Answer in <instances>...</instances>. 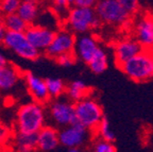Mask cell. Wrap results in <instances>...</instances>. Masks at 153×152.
<instances>
[{"label":"cell","mask_w":153,"mask_h":152,"mask_svg":"<svg viewBox=\"0 0 153 152\" xmlns=\"http://www.w3.org/2000/svg\"><path fill=\"white\" fill-rule=\"evenodd\" d=\"M45 110L36 102H27L20 105L16 113L17 132L37 134L45 127Z\"/></svg>","instance_id":"1"},{"label":"cell","mask_w":153,"mask_h":152,"mask_svg":"<svg viewBox=\"0 0 153 152\" xmlns=\"http://www.w3.org/2000/svg\"><path fill=\"white\" fill-rule=\"evenodd\" d=\"M122 72L135 82H145L153 78V49L140 52L120 67Z\"/></svg>","instance_id":"2"},{"label":"cell","mask_w":153,"mask_h":152,"mask_svg":"<svg viewBox=\"0 0 153 152\" xmlns=\"http://www.w3.org/2000/svg\"><path fill=\"white\" fill-rule=\"evenodd\" d=\"M100 22L95 7H71L66 20L67 30L80 35L98 27Z\"/></svg>","instance_id":"3"},{"label":"cell","mask_w":153,"mask_h":152,"mask_svg":"<svg viewBox=\"0 0 153 152\" xmlns=\"http://www.w3.org/2000/svg\"><path fill=\"white\" fill-rule=\"evenodd\" d=\"M74 117L87 130H95L102 120L103 110L97 101L86 97L74 103Z\"/></svg>","instance_id":"4"},{"label":"cell","mask_w":153,"mask_h":152,"mask_svg":"<svg viewBox=\"0 0 153 152\" xmlns=\"http://www.w3.org/2000/svg\"><path fill=\"white\" fill-rule=\"evenodd\" d=\"M95 11L100 22L112 25H122L130 17L120 0H102L96 3Z\"/></svg>","instance_id":"5"},{"label":"cell","mask_w":153,"mask_h":152,"mask_svg":"<svg viewBox=\"0 0 153 152\" xmlns=\"http://www.w3.org/2000/svg\"><path fill=\"white\" fill-rule=\"evenodd\" d=\"M2 44L5 48L27 61H35L39 57V52L29 43L25 33L7 32L3 37Z\"/></svg>","instance_id":"6"},{"label":"cell","mask_w":153,"mask_h":152,"mask_svg":"<svg viewBox=\"0 0 153 152\" xmlns=\"http://www.w3.org/2000/svg\"><path fill=\"white\" fill-rule=\"evenodd\" d=\"M76 36L67 29L59 30L55 32L53 40L45 52L51 59H56L57 57L68 53H74Z\"/></svg>","instance_id":"7"},{"label":"cell","mask_w":153,"mask_h":152,"mask_svg":"<svg viewBox=\"0 0 153 152\" xmlns=\"http://www.w3.org/2000/svg\"><path fill=\"white\" fill-rule=\"evenodd\" d=\"M87 136L88 130L84 128L74 117L70 126L65 127L59 132V142L69 149L79 148L87 139Z\"/></svg>","instance_id":"8"},{"label":"cell","mask_w":153,"mask_h":152,"mask_svg":"<svg viewBox=\"0 0 153 152\" xmlns=\"http://www.w3.org/2000/svg\"><path fill=\"white\" fill-rule=\"evenodd\" d=\"M55 32L56 31L54 30L34 24L28 27L25 32V35L32 47H34L41 53L42 51H46L47 48L50 46L51 42L54 38Z\"/></svg>","instance_id":"9"},{"label":"cell","mask_w":153,"mask_h":152,"mask_svg":"<svg viewBox=\"0 0 153 152\" xmlns=\"http://www.w3.org/2000/svg\"><path fill=\"white\" fill-rule=\"evenodd\" d=\"M49 114L55 124L65 128L70 126L74 119V105L68 100L56 99L50 104Z\"/></svg>","instance_id":"10"},{"label":"cell","mask_w":153,"mask_h":152,"mask_svg":"<svg viewBox=\"0 0 153 152\" xmlns=\"http://www.w3.org/2000/svg\"><path fill=\"white\" fill-rule=\"evenodd\" d=\"M25 80L28 93L33 99V102L39 103L42 105L47 102L50 97L48 94L45 80L32 72H27L25 75Z\"/></svg>","instance_id":"11"},{"label":"cell","mask_w":153,"mask_h":152,"mask_svg":"<svg viewBox=\"0 0 153 152\" xmlns=\"http://www.w3.org/2000/svg\"><path fill=\"white\" fill-rule=\"evenodd\" d=\"M99 46L97 40L89 34H82L76 37L74 54L76 59L81 60L82 62L87 63L97 52Z\"/></svg>","instance_id":"12"},{"label":"cell","mask_w":153,"mask_h":152,"mask_svg":"<svg viewBox=\"0 0 153 152\" xmlns=\"http://www.w3.org/2000/svg\"><path fill=\"white\" fill-rule=\"evenodd\" d=\"M143 49V48L137 40H121L115 46V63L118 67H121L124 63L138 54Z\"/></svg>","instance_id":"13"},{"label":"cell","mask_w":153,"mask_h":152,"mask_svg":"<svg viewBox=\"0 0 153 152\" xmlns=\"http://www.w3.org/2000/svg\"><path fill=\"white\" fill-rule=\"evenodd\" d=\"M137 42L143 49H153V15H143L136 25Z\"/></svg>","instance_id":"14"},{"label":"cell","mask_w":153,"mask_h":152,"mask_svg":"<svg viewBox=\"0 0 153 152\" xmlns=\"http://www.w3.org/2000/svg\"><path fill=\"white\" fill-rule=\"evenodd\" d=\"M37 148L44 152L52 151L60 144L59 131L53 127L45 126L37 134Z\"/></svg>","instance_id":"15"},{"label":"cell","mask_w":153,"mask_h":152,"mask_svg":"<svg viewBox=\"0 0 153 152\" xmlns=\"http://www.w3.org/2000/svg\"><path fill=\"white\" fill-rule=\"evenodd\" d=\"M20 80V70L14 64L9 63L0 68V92H7L14 88Z\"/></svg>","instance_id":"16"},{"label":"cell","mask_w":153,"mask_h":152,"mask_svg":"<svg viewBox=\"0 0 153 152\" xmlns=\"http://www.w3.org/2000/svg\"><path fill=\"white\" fill-rule=\"evenodd\" d=\"M16 13L25 22L31 26V25H34V22H36L38 16L41 14L39 4L33 0L20 1Z\"/></svg>","instance_id":"17"},{"label":"cell","mask_w":153,"mask_h":152,"mask_svg":"<svg viewBox=\"0 0 153 152\" xmlns=\"http://www.w3.org/2000/svg\"><path fill=\"white\" fill-rule=\"evenodd\" d=\"M14 145L17 152H33L37 148L36 134H26L17 132L14 137Z\"/></svg>","instance_id":"18"},{"label":"cell","mask_w":153,"mask_h":152,"mask_svg":"<svg viewBox=\"0 0 153 152\" xmlns=\"http://www.w3.org/2000/svg\"><path fill=\"white\" fill-rule=\"evenodd\" d=\"M66 90L68 97L74 102H78V101H81L86 98L87 93H88V86L86 85L85 82L83 81L76 80L67 86Z\"/></svg>","instance_id":"19"},{"label":"cell","mask_w":153,"mask_h":152,"mask_svg":"<svg viewBox=\"0 0 153 152\" xmlns=\"http://www.w3.org/2000/svg\"><path fill=\"white\" fill-rule=\"evenodd\" d=\"M3 25L7 32H18V33H25L29 27V25L25 22L17 15V13L3 16Z\"/></svg>","instance_id":"20"},{"label":"cell","mask_w":153,"mask_h":152,"mask_svg":"<svg viewBox=\"0 0 153 152\" xmlns=\"http://www.w3.org/2000/svg\"><path fill=\"white\" fill-rule=\"evenodd\" d=\"M108 65V55L104 52V50L99 47L97 52L95 53V55L91 57V60L88 62L89 68H91V70L94 74L100 75L106 70Z\"/></svg>","instance_id":"21"},{"label":"cell","mask_w":153,"mask_h":152,"mask_svg":"<svg viewBox=\"0 0 153 152\" xmlns=\"http://www.w3.org/2000/svg\"><path fill=\"white\" fill-rule=\"evenodd\" d=\"M45 82H46V86H47L49 97L59 98L66 90V85H65V83L61 79L49 78V79H46Z\"/></svg>","instance_id":"22"},{"label":"cell","mask_w":153,"mask_h":152,"mask_svg":"<svg viewBox=\"0 0 153 152\" xmlns=\"http://www.w3.org/2000/svg\"><path fill=\"white\" fill-rule=\"evenodd\" d=\"M71 5H70V0H56L53 2V11L55 17L63 18L64 22L67 20V17L69 15Z\"/></svg>","instance_id":"23"},{"label":"cell","mask_w":153,"mask_h":152,"mask_svg":"<svg viewBox=\"0 0 153 152\" xmlns=\"http://www.w3.org/2000/svg\"><path fill=\"white\" fill-rule=\"evenodd\" d=\"M97 130H98L102 140L108 142V143H113L115 140V134L112 129H111L110 122H108V118L105 116L103 117L102 120H101L100 124H99V126L97 127Z\"/></svg>","instance_id":"24"},{"label":"cell","mask_w":153,"mask_h":152,"mask_svg":"<svg viewBox=\"0 0 153 152\" xmlns=\"http://www.w3.org/2000/svg\"><path fill=\"white\" fill-rule=\"evenodd\" d=\"M20 1L18 0H2L0 1V14L2 16L14 14L17 12Z\"/></svg>","instance_id":"25"},{"label":"cell","mask_w":153,"mask_h":152,"mask_svg":"<svg viewBox=\"0 0 153 152\" xmlns=\"http://www.w3.org/2000/svg\"><path fill=\"white\" fill-rule=\"evenodd\" d=\"M95 152H116V148L112 143H108L104 140H99L95 144L94 147Z\"/></svg>","instance_id":"26"},{"label":"cell","mask_w":153,"mask_h":152,"mask_svg":"<svg viewBox=\"0 0 153 152\" xmlns=\"http://www.w3.org/2000/svg\"><path fill=\"white\" fill-rule=\"evenodd\" d=\"M55 61H56V63L60 65V66L69 67L74 63L76 57H74V53H68V54H63V55H60V57H57L56 59H55Z\"/></svg>","instance_id":"27"},{"label":"cell","mask_w":153,"mask_h":152,"mask_svg":"<svg viewBox=\"0 0 153 152\" xmlns=\"http://www.w3.org/2000/svg\"><path fill=\"white\" fill-rule=\"evenodd\" d=\"M120 3L130 15L136 12V10L138 9V2L136 0H120Z\"/></svg>","instance_id":"28"},{"label":"cell","mask_w":153,"mask_h":152,"mask_svg":"<svg viewBox=\"0 0 153 152\" xmlns=\"http://www.w3.org/2000/svg\"><path fill=\"white\" fill-rule=\"evenodd\" d=\"M95 0H70L71 7H95Z\"/></svg>","instance_id":"29"},{"label":"cell","mask_w":153,"mask_h":152,"mask_svg":"<svg viewBox=\"0 0 153 152\" xmlns=\"http://www.w3.org/2000/svg\"><path fill=\"white\" fill-rule=\"evenodd\" d=\"M10 136V131L7 127L0 124V144H3L7 142V139Z\"/></svg>","instance_id":"30"},{"label":"cell","mask_w":153,"mask_h":152,"mask_svg":"<svg viewBox=\"0 0 153 152\" xmlns=\"http://www.w3.org/2000/svg\"><path fill=\"white\" fill-rule=\"evenodd\" d=\"M5 33H7V31H5L4 25H3V16L0 14V44H2V40Z\"/></svg>","instance_id":"31"},{"label":"cell","mask_w":153,"mask_h":152,"mask_svg":"<svg viewBox=\"0 0 153 152\" xmlns=\"http://www.w3.org/2000/svg\"><path fill=\"white\" fill-rule=\"evenodd\" d=\"M7 64H9V61H7V57L2 52H0V68H2Z\"/></svg>","instance_id":"32"},{"label":"cell","mask_w":153,"mask_h":152,"mask_svg":"<svg viewBox=\"0 0 153 152\" xmlns=\"http://www.w3.org/2000/svg\"><path fill=\"white\" fill-rule=\"evenodd\" d=\"M68 152H81V151L79 150V148H72V149L68 150Z\"/></svg>","instance_id":"33"}]
</instances>
